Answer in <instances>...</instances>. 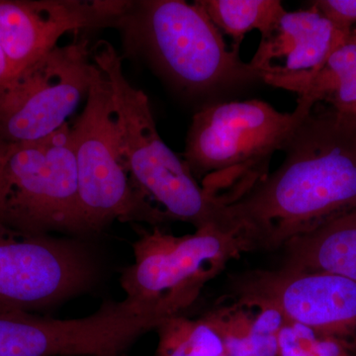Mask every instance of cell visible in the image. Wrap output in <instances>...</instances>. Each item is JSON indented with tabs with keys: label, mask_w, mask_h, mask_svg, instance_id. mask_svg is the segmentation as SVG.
Segmentation results:
<instances>
[{
	"label": "cell",
	"mask_w": 356,
	"mask_h": 356,
	"mask_svg": "<svg viewBox=\"0 0 356 356\" xmlns=\"http://www.w3.org/2000/svg\"><path fill=\"white\" fill-rule=\"evenodd\" d=\"M282 165L227 204L254 250H275L356 208V122L315 107L295 129Z\"/></svg>",
	"instance_id": "obj_1"
},
{
	"label": "cell",
	"mask_w": 356,
	"mask_h": 356,
	"mask_svg": "<svg viewBox=\"0 0 356 356\" xmlns=\"http://www.w3.org/2000/svg\"><path fill=\"white\" fill-rule=\"evenodd\" d=\"M119 29L131 48L144 54L165 79L203 105L262 81L238 51H229L222 33L198 1H132Z\"/></svg>",
	"instance_id": "obj_2"
},
{
	"label": "cell",
	"mask_w": 356,
	"mask_h": 356,
	"mask_svg": "<svg viewBox=\"0 0 356 356\" xmlns=\"http://www.w3.org/2000/svg\"><path fill=\"white\" fill-rule=\"evenodd\" d=\"M92 58L109 84L119 149L134 187L172 221L189 222L196 229L215 227L238 233L226 204L204 191L184 159L161 139L149 98L124 76L118 51L100 41Z\"/></svg>",
	"instance_id": "obj_3"
},
{
	"label": "cell",
	"mask_w": 356,
	"mask_h": 356,
	"mask_svg": "<svg viewBox=\"0 0 356 356\" xmlns=\"http://www.w3.org/2000/svg\"><path fill=\"white\" fill-rule=\"evenodd\" d=\"M313 109L297 102L282 113L255 99L203 105L192 118L182 159L204 191L232 203L268 175L273 154Z\"/></svg>",
	"instance_id": "obj_4"
},
{
	"label": "cell",
	"mask_w": 356,
	"mask_h": 356,
	"mask_svg": "<svg viewBox=\"0 0 356 356\" xmlns=\"http://www.w3.org/2000/svg\"><path fill=\"white\" fill-rule=\"evenodd\" d=\"M133 250L134 262L120 277L126 299L165 321L182 315L210 280L252 248L242 234L215 227L181 236L153 227L140 229Z\"/></svg>",
	"instance_id": "obj_5"
},
{
	"label": "cell",
	"mask_w": 356,
	"mask_h": 356,
	"mask_svg": "<svg viewBox=\"0 0 356 356\" xmlns=\"http://www.w3.org/2000/svg\"><path fill=\"white\" fill-rule=\"evenodd\" d=\"M70 134L86 235L98 233L114 221L152 227L172 221L131 181L119 149L111 91L96 65L86 106L70 126Z\"/></svg>",
	"instance_id": "obj_6"
},
{
	"label": "cell",
	"mask_w": 356,
	"mask_h": 356,
	"mask_svg": "<svg viewBox=\"0 0 356 356\" xmlns=\"http://www.w3.org/2000/svg\"><path fill=\"white\" fill-rule=\"evenodd\" d=\"M0 225L28 235H86L69 123L43 140L14 147Z\"/></svg>",
	"instance_id": "obj_7"
},
{
	"label": "cell",
	"mask_w": 356,
	"mask_h": 356,
	"mask_svg": "<svg viewBox=\"0 0 356 356\" xmlns=\"http://www.w3.org/2000/svg\"><path fill=\"white\" fill-rule=\"evenodd\" d=\"M95 65L88 41L56 47L0 91V140L17 147L67 124L88 97Z\"/></svg>",
	"instance_id": "obj_8"
},
{
	"label": "cell",
	"mask_w": 356,
	"mask_h": 356,
	"mask_svg": "<svg viewBox=\"0 0 356 356\" xmlns=\"http://www.w3.org/2000/svg\"><path fill=\"white\" fill-rule=\"evenodd\" d=\"M97 275L84 243L0 225V313H36L81 294Z\"/></svg>",
	"instance_id": "obj_9"
},
{
	"label": "cell",
	"mask_w": 356,
	"mask_h": 356,
	"mask_svg": "<svg viewBox=\"0 0 356 356\" xmlns=\"http://www.w3.org/2000/svg\"><path fill=\"white\" fill-rule=\"evenodd\" d=\"M233 287L236 299L273 307L286 320L341 339L356 351L355 281L283 266L243 274Z\"/></svg>",
	"instance_id": "obj_10"
},
{
	"label": "cell",
	"mask_w": 356,
	"mask_h": 356,
	"mask_svg": "<svg viewBox=\"0 0 356 356\" xmlns=\"http://www.w3.org/2000/svg\"><path fill=\"white\" fill-rule=\"evenodd\" d=\"M132 1L0 0V47L16 76L57 47L67 33L118 28Z\"/></svg>",
	"instance_id": "obj_11"
},
{
	"label": "cell",
	"mask_w": 356,
	"mask_h": 356,
	"mask_svg": "<svg viewBox=\"0 0 356 356\" xmlns=\"http://www.w3.org/2000/svg\"><path fill=\"white\" fill-rule=\"evenodd\" d=\"M130 341L128 318L113 302L74 320L0 313V356H121Z\"/></svg>",
	"instance_id": "obj_12"
},
{
	"label": "cell",
	"mask_w": 356,
	"mask_h": 356,
	"mask_svg": "<svg viewBox=\"0 0 356 356\" xmlns=\"http://www.w3.org/2000/svg\"><path fill=\"white\" fill-rule=\"evenodd\" d=\"M350 33L337 29L312 4L307 9L286 11L261 37L250 64L261 74L262 83L280 88L317 72Z\"/></svg>",
	"instance_id": "obj_13"
},
{
	"label": "cell",
	"mask_w": 356,
	"mask_h": 356,
	"mask_svg": "<svg viewBox=\"0 0 356 356\" xmlns=\"http://www.w3.org/2000/svg\"><path fill=\"white\" fill-rule=\"evenodd\" d=\"M282 248L284 266L337 274L356 282V208L292 238Z\"/></svg>",
	"instance_id": "obj_14"
},
{
	"label": "cell",
	"mask_w": 356,
	"mask_h": 356,
	"mask_svg": "<svg viewBox=\"0 0 356 356\" xmlns=\"http://www.w3.org/2000/svg\"><path fill=\"white\" fill-rule=\"evenodd\" d=\"M202 317L224 344L228 356H278V334L285 318L277 309L236 299Z\"/></svg>",
	"instance_id": "obj_15"
},
{
	"label": "cell",
	"mask_w": 356,
	"mask_h": 356,
	"mask_svg": "<svg viewBox=\"0 0 356 356\" xmlns=\"http://www.w3.org/2000/svg\"><path fill=\"white\" fill-rule=\"evenodd\" d=\"M298 95L297 102L314 108L318 103L341 107L356 103V28L315 74L281 84Z\"/></svg>",
	"instance_id": "obj_16"
},
{
	"label": "cell",
	"mask_w": 356,
	"mask_h": 356,
	"mask_svg": "<svg viewBox=\"0 0 356 356\" xmlns=\"http://www.w3.org/2000/svg\"><path fill=\"white\" fill-rule=\"evenodd\" d=\"M220 31L234 40L238 51L243 37L252 30L266 36L286 13L280 0H198Z\"/></svg>",
	"instance_id": "obj_17"
},
{
	"label": "cell",
	"mask_w": 356,
	"mask_h": 356,
	"mask_svg": "<svg viewBox=\"0 0 356 356\" xmlns=\"http://www.w3.org/2000/svg\"><path fill=\"white\" fill-rule=\"evenodd\" d=\"M158 334L156 356H222L224 344L205 318L184 315L166 318L154 330Z\"/></svg>",
	"instance_id": "obj_18"
},
{
	"label": "cell",
	"mask_w": 356,
	"mask_h": 356,
	"mask_svg": "<svg viewBox=\"0 0 356 356\" xmlns=\"http://www.w3.org/2000/svg\"><path fill=\"white\" fill-rule=\"evenodd\" d=\"M355 351L341 339L286 318L278 334V356H353Z\"/></svg>",
	"instance_id": "obj_19"
},
{
	"label": "cell",
	"mask_w": 356,
	"mask_h": 356,
	"mask_svg": "<svg viewBox=\"0 0 356 356\" xmlns=\"http://www.w3.org/2000/svg\"><path fill=\"white\" fill-rule=\"evenodd\" d=\"M311 4L341 31L350 33L356 27V0H316Z\"/></svg>",
	"instance_id": "obj_20"
},
{
	"label": "cell",
	"mask_w": 356,
	"mask_h": 356,
	"mask_svg": "<svg viewBox=\"0 0 356 356\" xmlns=\"http://www.w3.org/2000/svg\"><path fill=\"white\" fill-rule=\"evenodd\" d=\"M14 147H15L9 146L0 140V207H1L4 191H6L7 163Z\"/></svg>",
	"instance_id": "obj_21"
},
{
	"label": "cell",
	"mask_w": 356,
	"mask_h": 356,
	"mask_svg": "<svg viewBox=\"0 0 356 356\" xmlns=\"http://www.w3.org/2000/svg\"><path fill=\"white\" fill-rule=\"evenodd\" d=\"M16 76L13 65L9 63L6 54L0 47V91L6 88L13 81Z\"/></svg>",
	"instance_id": "obj_22"
},
{
	"label": "cell",
	"mask_w": 356,
	"mask_h": 356,
	"mask_svg": "<svg viewBox=\"0 0 356 356\" xmlns=\"http://www.w3.org/2000/svg\"><path fill=\"white\" fill-rule=\"evenodd\" d=\"M334 109H336L339 113L346 115V116L350 117L353 120L356 121V103L355 104L346 105V106L336 107Z\"/></svg>",
	"instance_id": "obj_23"
},
{
	"label": "cell",
	"mask_w": 356,
	"mask_h": 356,
	"mask_svg": "<svg viewBox=\"0 0 356 356\" xmlns=\"http://www.w3.org/2000/svg\"><path fill=\"white\" fill-rule=\"evenodd\" d=\"M353 356H356V351H355V353H353Z\"/></svg>",
	"instance_id": "obj_24"
},
{
	"label": "cell",
	"mask_w": 356,
	"mask_h": 356,
	"mask_svg": "<svg viewBox=\"0 0 356 356\" xmlns=\"http://www.w3.org/2000/svg\"><path fill=\"white\" fill-rule=\"evenodd\" d=\"M222 356H228V355H222Z\"/></svg>",
	"instance_id": "obj_25"
},
{
	"label": "cell",
	"mask_w": 356,
	"mask_h": 356,
	"mask_svg": "<svg viewBox=\"0 0 356 356\" xmlns=\"http://www.w3.org/2000/svg\"><path fill=\"white\" fill-rule=\"evenodd\" d=\"M124 356H125V355H124Z\"/></svg>",
	"instance_id": "obj_26"
},
{
	"label": "cell",
	"mask_w": 356,
	"mask_h": 356,
	"mask_svg": "<svg viewBox=\"0 0 356 356\" xmlns=\"http://www.w3.org/2000/svg\"><path fill=\"white\" fill-rule=\"evenodd\" d=\"M356 28V27H355Z\"/></svg>",
	"instance_id": "obj_27"
}]
</instances>
